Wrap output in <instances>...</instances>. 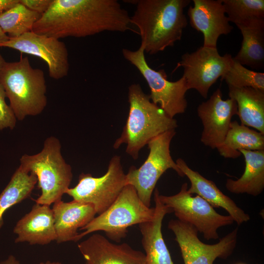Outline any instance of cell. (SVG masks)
<instances>
[{"instance_id": "17", "label": "cell", "mask_w": 264, "mask_h": 264, "mask_svg": "<svg viewBox=\"0 0 264 264\" xmlns=\"http://www.w3.org/2000/svg\"><path fill=\"white\" fill-rule=\"evenodd\" d=\"M56 234V242H77L81 238L78 232L87 225L96 214L93 205L74 200L62 199L53 203L52 208Z\"/></svg>"}, {"instance_id": "19", "label": "cell", "mask_w": 264, "mask_h": 264, "mask_svg": "<svg viewBox=\"0 0 264 264\" xmlns=\"http://www.w3.org/2000/svg\"><path fill=\"white\" fill-rule=\"evenodd\" d=\"M176 162L184 176L190 180L191 185L188 188L190 194H196L200 196L214 208L224 209L238 225L250 220L249 215L237 206L230 198L224 194L213 181L192 170L182 158H178Z\"/></svg>"}, {"instance_id": "27", "label": "cell", "mask_w": 264, "mask_h": 264, "mask_svg": "<svg viewBox=\"0 0 264 264\" xmlns=\"http://www.w3.org/2000/svg\"><path fill=\"white\" fill-rule=\"evenodd\" d=\"M229 22L236 25L264 18V0H221Z\"/></svg>"}, {"instance_id": "25", "label": "cell", "mask_w": 264, "mask_h": 264, "mask_svg": "<svg viewBox=\"0 0 264 264\" xmlns=\"http://www.w3.org/2000/svg\"><path fill=\"white\" fill-rule=\"evenodd\" d=\"M37 183V178L34 174L29 173L19 166L0 194V225L4 212L12 206L28 198Z\"/></svg>"}, {"instance_id": "34", "label": "cell", "mask_w": 264, "mask_h": 264, "mask_svg": "<svg viewBox=\"0 0 264 264\" xmlns=\"http://www.w3.org/2000/svg\"><path fill=\"white\" fill-rule=\"evenodd\" d=\"M6 62L0 53V70L1 69Z\"/></svg>"}, {"instance_id": "13", "label": "cell", "mask_w": 264, "mask_h": 264, "mask_svg": "<svg viewBox=\"0 0 264 264\" xmlns=\"http://www.w3.org/2000/svg\"><path fill=\"white\" fill-rule=\"evenodd\" d=\"M0 47L41 58L47 65L49 76L54 79H60L68 73V50L66 44L59 39L30 31L18 37L9 38L0 44Z\"/></svg>"}, {"instance_id": "29", "label": "cell", "mask_w": 264, "mask_h": 264, "mask_svg": "<svg viewBox=\"0 0 264 264\" xmlns=\"http://www.w3.org/2000/svg\"><path fill=\"white\" fill-rule=\"evenodd\" d=\"M6 94L2 86L0 84V131L4 129H13L17 118L10 106L5 100Z\"/></svg>"}, {"instance_id": "11", "label": "cell", "mask_w": 264, "mask_h": 264, "mask_svg": "<svg viewBox=\"0 0 264 264\" xmlns=\"http://www.w3.org/2000/svg\"><path fill=\"white\" fill-rule=\"evenodd\" d=\"M233 61L231 54L221 56L217 47L202 46L194 52L183 54L176 69L182 67L188 89L196 90L206 99L211 87L223 77Z\"/></svg>"}, {"instance_id": "15", "label": "cell", "mask_w": 264, "mask_h": 264, "mask_svg": "<svg viewBox=\"0 0 264 264\" xmlns=\"http://www.w3.org/2000/svg\"><path fill=\"white\" fill-rule=\"evenodd\" d=\"M187 14L193 28L203 36V46L217 47L219 38L233 29L229 23L221 0H193Z\"/></svg>"}, {"instance_id": "26", "label": "cell", "mask_w": 264, "mask_h": 264, "mask_svg": "<svg viewBox=\"0 0 264 264\" xmlns=\"http://www.w3.org/2000/svg\"><path fill=\"white\" fill-rule=\"evenodd\" d=\"M41 15L19 2L0 15V27L9 38L18 37L32 31Z\"/></svg>"}, {"instance_id": "20", "label": "cell", "mask_w": 264, "mask_h": 264, "mask_svg": "<svg viewBox=\"0 0 264 264\" xmlns=\"http://www.w3.org/2000/svg\"><path fill=\"white\" fill-rule=\"evenodd\" d=\"M157 188L154 191V214L153 219L139 224L146 264H174L164 241L162 223L164 216L171 213L160 201Z\"/></svg>"}, {"instance_id": "14", "label": "cell", "mask_w": 264, "mask_h": 264, "mask_svg": "<svg viewBox=\"0 0 264 264\" xmlns=\"http://www.w3.org/2000/svg\"><path fill=\"white\" fill-rule=\"evenodd\" d=\"M220 88H217L206 101L197 108L203 130L200 141L212 149H218L223 142L229 129L232 117L237 115V105L232 98H222Z\"/></svg>"}, {"instance_id": "18", "label": "cell", "mask_w": 264, "mask_h": 264, "mask_svg": "<svg viewBox=\"0 0 264 264\" xmlns=\"http://www.w3.org/2000/svg\"><path fill=\"white\" fill-rule=\"evenodd\" d=\"M13 232L17 235L16 243L44 245L56 241L52 208L49 205L36 203L30 211L17 221Z\"/></svg>"}, {"instance_id": "2", "label": "cell", "mask_w": 264, "mask_h": 264, "mask_svg": "<svg viewBox=\"0 0 264 264\" xmlns=\"http://www.w3.org/2000/svg\"><path fill=\"white\" fill-rule=\"evenodd\" d=\"M130 17L137 27L145 53L157 54L181 39L188 22L184 10L190 0H138Z\"/></svg>"}, {"instance_id": "28", "label": "cell", "mask_w": 264, "mask_h": 264, "mask_svg": "<svg viewBox=\"0 0 264 264\" xmlns=\"http://www.w3.org/2000/svg\"><path fill=\"white\" fill-rule=\"evenodd\" d=\"M221 79L224 80L228 87H251L264 91V73L248 69L234 59L229 69Z\"/></svg>"}, {"instance_id": "8", "label": "cell", "mask_w": 264, "mask_h": 264, "mask_svg": "<svg viewBox=\"0 0 264 264\" xmlns=\"http://www.w3.org/2000/svg\"><path fill=\"white\" fill-rule=\"evenodd\" d=\"M175 130L162 133L147 143L148 156L138 168L132 166L126 174L127 185H132L144 204L150 207L152 193L160 176L168 169L175 171L180 176L184 175L173 159L170 154L171 141Z\"/></svg>"}, {"instance_id": "7", "label": "cell", "mask_w": 264, "mask_h": 264, "mask_svg": "<svg viewBox=\"0 0 264 264\" xmlns=\"http://www.w3.org/2000/svg\"><path fill=\"white\" fill-rule=\"evenodd\" d=\"M122 54L147 82L151 91L149 95L153 103L172 118L185 112L188 105L185 94L189 89L183 76L176 81H170L164 70L156 71L151 68L146 60L144 46L142 44L134 51L123 48Z\"/></svg>"}, {"instance_id": "36", "label": "cell", "mask_w": 264, "mask_h": 264, "mask_svg": "<svg viewBox=\"0 0 264 264\" xmlns=\"http://www.w3.org/2000/svg\"><path fill=\"white\" fill-rule=\"evenodd\" d=\"M242 264V263H240V264Z\"/></svg>"}, {"instance_id": "35", "label": "cell", "mask_w": 264, "mask_h": 264, "mask_svg": "<svg viewBox=\"0 0 264 264\" xmlns=\"http://www.w3.org/2000/svg\"><path fill=\"white\" fill-rule=\"evenodd\" d=\"M39 264H62L61 263L59 262H52L50 261H47L46 262H41Z\"/></svg>"}, {"instance_id": "5", "label": "cell", "mask_w": 264, "mask_h": 264, "mask_svg": "<svg viewBox=\"0 0 264 264\" xmlns=\"http://www.w3.org/2000/svg\"><path fill=\"white\" fill-rule=\"evenodd\" d=\"M61 148L60 140L50 136L44 140L41 152L33 155L24 154L20 158V166L37 177L41 194L36 203L50 206L61 200L69 188L72 168L64 159Z\"/></svg>"}, {"instance_id": "24", "label": "cell", "mask_w": 264, "mask_h": 264, "mask_svg": "<svg viewBox=\"0 0 264 264\" xmlns=\"http://www.w3.org/2000/svg\"><path fill=\"white\" fill-rule=\"evenodd\" d=\"M242 149L264 150V134L237 121H232L223 142L217 150L224 158L235 159L242 155L239 151Z\"/></svg>"}, {"instance_id": "21", "label": "cell", "mask_w": 264, "mask_h": 264, "mask_svg": "<svg viewBox=\"0 0 264 264\" xmlns=\"http://www.w3.org/2000/svg\"><path fill=\"white\" fill-rule=\"evenodd\" d=\"M242 37L234 60L242 66L259 69L264 66V18H254L236 25Z\"/></svg>"}, {"instance_id": "6", "label": "cell", "mask_w": 264, "mask_h": 264, "mask_svg": "<svg viewBox=\"0 0 264 264\" xmlns=\"http://www.w3.org/2000/svg\"><path fill=\"white\" fill-rule=\"evenodd\" d=\"M154 214V207L145 205L135 188L128 184L107 210L80 230L84 231L80 236L82 239L101 231L110 240L119 242L126 237L129 227L152 220Z\"/></svg>"}, {"instance_id": "16", "label": "cell", "mask_w": 264, "mask_h": 264, "mask_svg": "<svg viewBox=\"0 0 264 264\" xmlns=\"http://www.w3.org/2000/svg\"><path fill=\"white\" fill-rule=\"evenodd\" d=\"M87 264H146L145 254L126 243L117 244L99 234L78 244Z\"/></svg>"}, {"instance_id": "9", "label": "cell", "mask_w": 264, "mask_h": 264, "mask_svg": "<svg viewBox=\"0 0 264 264\" xmlns=\"http://www.w3.org/2000/svg\"><path fill=\"white\" fill-rule=\"evenodd\" d=\"M188 188L187 183H184L177 194L169 196L159 194V199L171 213H174L177 220L193 226L205 239H218V229L232 224L233 219L229 215L218 213L200 196L193 197Z\"/></svg>"}, {"instance_id": "3", "label": "cell", "mask_w": 264, "mask_h": 264, "mask_svg": "<svg viewBox=\"0 0 264 264\" xmlns=\"http://www.w3.org/2000/svg\"><path fill=\"white\" fill-rule=\"evenodd\" d=\"M129 112L125 125L113 147L127 145L126 152L136 160L140 150L152 139L167 131L175 130L177 121L153 103L139 84L128 88Z\"/></svg>"}, {"instance_id": "33", "label": "cell", "mask_w": 264, "mask_h": 264, "mask_svg": "<svg viewBox=\"0 0 264 264\" xmlns=\"http://www.w3.org/2000/svg\"><path fill=\"white\" fill-rule=\"evenodd\" d=\"M9 37L5 34L0 27V44L8 40Z\"/></svg>"}, {"instance_id": "37", "label": "cell", "mask_w": 264, "mask_h": 264, "mask_svg": "<svg viewBox=\"0 0 264 264\" xmlns=\"http://www.w3.org/2000/svg\"><path fill=\"white\" fill-rule=\"evenodd\" d=\"M85 264H87L86 263Z\"/></svg>"}, {"instance_id": "23", "label": "cell", "mask_w": 264, "mask_h": 264, "mask_svg": "<svg viewBox=\"0 0 264 264\" xmlns=\"http://www.w3.org/2000/svg\"><path fill=\"white\" fill-rule=\"evenodd\" d=\"M228 88L229 98L236 102L241 124L264 134V91L251 87Z\"/></svg>"}, {"instance_id": "12", "label": "cell", "mask_w": 264, "mask_h": 264, "mask_svg": "<svg viewBox=\"0 0 264 264\" xmlns=\"http://www.w3.org/2000/svg\"><path fill=\"white\" fill-rule=\"evenodd\" d=\"M168 227L175 236L184 264H213L217 258H227L236 247L238 228L220 239L218 242L209 244L198 239V230L188 223L172 220Z\"/></svg>"}, {"instance_id": "30", "label": "cell", "mask_w": 264, "mask_h": 264, "mask_svg": "<svg viewBox=\"0 0 264 264\" xmlns=\"http://www.w3.org/2000/svg\"><path fill=\"white\" fill-rule=\"evenodd\" d=\"M53 0H20V2L29 9L41 15L50 7Z\"/></svg>"}, {"instance_id": "4", "label": "cell", "mask_w": 264, "mask_h": 264, "mask_svg": "<svg viewBox=\"0 0 264 264\" xmlns=\"http://www.w3.org/2000/svg\"><path fill=\"white\" fill-rule=\"evenodd\" d=\"M2 86L10 106L18 120L36 116L47 105L46 84L43 71L32 67L28 57L6 62L0 70Z\"/></svg>"}, {"instance_id": "32", "label": "cell", "mask_w": 264, "mask_h": 264, "mask_svg": "<svg viewBox=\"0 0 264 264\" xmlns=\"http://www.w3.org/2000/svg\"><path fill=\"white\" fill-rule=\"evenodd\" d=\"M0 264H21L19 261L13 255H10L6 260L1 262Z\"/></svg>"}, {"instance_id": "10", "label": "cell", "mask_w": 264, "mask_h": 264, "mask_svg": "<svg viewBox=\"0 0 264 264\" xmlns=\"http://www.w3.org/2000/svg\"><path fill=\"white\" fill-rule=\"evenodd\" d=\"M126 185L121 157L115 155L103 176L94 177L90 174L82 173L77 184L69 188L66 194L74 201L92 204L96 214L99 215L111 205Z\"/></svg>"}, {"instance_id": "22", "label": "cell", "mask_w": 264, "mask_h": 264, "mask_svg": "<svg viewBox=\"0 0 264 264\" xmlns=\"http://www.w3.org/2000/svg\"><path fill=\"white\" fill-rule=\"evenodd\" d=\"M239 152L244 158V173L237 180L227 179L225 187L232 193L259 196L264 189V150Z\"/></svg>"}, {"instance_id": "1", "label": "cell", "mask_w": 264, "mask_h": 264, "mask_svg": "<svg viewBox=\"0 0 264 264\" xmlns=\"http://www.w3.org/2000/svg\"><path fill=\"white\" fill-rule=\"evenodd\" d=\"M131 25L128 11L116 0H53L32 31L60 39L124 32Z\"/></svg>"}, {"instance_id": "31", "label": "cell", "mask_w": 264, "mask_h": 264, "mask_svg": "<svg viewBox=\"0 0 264 264\" xmlns=\"http://www.w3.org/2000/svg\"><path fill=\"white\" fill-rule=\"evenodd\" d=\"M19 2L20 0H0V15Z\"/></svg>"}]
</instances>
